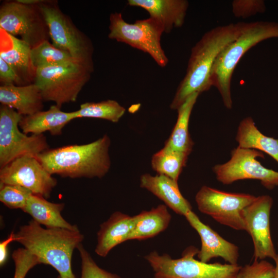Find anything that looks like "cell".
<instances>
[{
  "label": "cell",
  "mask_w": 278,
  "mask_h": 278,
  "mask_svg": "<svg viewBox=\"0 0 278 278\" xmlns=\"http://www.w3.org/2000/svg\"><path fill=\"white\" fill-rule=\"evenodd\" d=\"M244 22L219 26L206 32L193 47L186 74L179 83L170 105L176 110L192 94H199L212 86L214 64L222 50L240 33Z\"/></svg>",
  "instance_id": "1"
},
{
  "label": "cell",
  "mask_w": 278,
  "mask_h": 278,
  "mask_svg": "<svg viewBox=\"0 0 278 278\" xmlns=\"http://www.w3.org/2000/svg\"><path fill=\"white\" fill-rule=\"evenodd\" d=\"M83 239L79 230L44 229L33 219L15 233V241L35 256L40 264L54 267L59 278H75L72 269V255Z\"/></svg>",
  "instance_id": "2"
},
{
  "label": "cell",
  "mask_w": 278,
  "mask_h": 278,
  "mask_svg": "<svg viewBox=\"0 0 278 278\" xmlns=\"http://www.w3.org/2000/svg\"><path fill=\"white\" fill-rule=\"evenodd\" d=\"M111 140L107 134L93 142L49 149L37 158L51 175L63 178L104 177L111 167Z\"/></svg>",
  "instance_id": "3"
},
{
  "label": "cell",
  "mask_w": 278,
  "mask_h": 278,
  "mask_svg": "<svg viewBox=\"0 0 278 278\" xmlns=\"http://www.w3.org/2000/svg\"><path fill=\"white\" fill-rule=\"evenodd\" d=\"M278 38V23L273 22H244L238 36L222 50L214 64L212 86L218 90L224 106L232 108L231 85L233 73L246 53L259 42Z\"/></svg>",
  "instance_id": "4"
},
{
  "label": "cell",
  "mask_w": 278,
  "mask_h": 278,
  "mask_svg": "<svg viewBox=\"0 0 278 278\" xmlns=\"http://www.w3.org/2000/svg\"><path fill=\"white\" fill-rule=\"evenodd\" d=\"M199 249L187 247L179 258L168 254L150 252L145 259L151 267L153 278H236L241 266L228 263H204L195 258Z\"/></svg>",
  "instance_id": "5"
},
{
  "label": "cell",
  "mask_w": 278,
  "mask_h": 278,
  "mask_svg": "<svg viewBox=\"0 0 278 278\" xmlns=\"http://www.w3.org/2000/svg\"><path fill=\"white\" fill-rule=\"evenodd\" d=\"M39 7L47 26L52 44L69 54L76 62L93 72V47L90 39L56 5L43 2Z\"/></svg>",
  "instance_id": "6"
},
{
  "label": "cell",
  "mask_w": 278,
  "mask_h": 278,
  "mask_svg": "<svg viewBox=\"0 0 278 278\" xmlns=\"http://www.w3.org/2000/svg\"><path fill=\"white\" fill-rule=\"evenodd\" d=\"M91 73L77 62L39 68L36 70L34 83L44 101H53L61 107L63 104L76 101Z\"/></svg>",
  "instance_id": "7"
},
{
  "label": "cell",
  "mask_w": 278,
  "mask_h": 278,
  "mask_svg": "<svg viewBox=\"0 0 278 278\" xmlns=\"http://www.w3.org/2000/svg\"><path fill=\"white\" fill-rule=\"evenodd\" d=\"M109 28L110 39L148 54L162 67L168 64V59L161 44L164 29L155 20L149 17L130 24L125 21L121 13L115 12L110 16Z\"/></svg>",
  "instance_id": "8"
},
{
  "label": "cell",
  "mask_w": 278,
  "mask_h": 278,
  "mask_svg": "<svg viewBox=\"0 0 278 278\" xmlns=\"http://www.w3.org/2000/svg\"><path fill=\"white\" fill-rule=\"evenodd\" d=\"M22 115L13 109L2 105L0 107V168L15 159L30 155L37 157L48 150L43 134L27 135L19 129Z\"/></svg>",
  "instance_id": "9"
},
{
  "label": "cell",
  "mask_w": 278,
  "mask_h": 278,
  "mask_svg": "<svg viewBox=\"0 0 278 278\" xmlns=\"http://www.w3.org/2000/svg\"><path fill=\"white\" fill-rule=\"evenodd\" d=\"M255 198L249 194L229 193L204 185L197 193L195 201L200 212L220 224L246 231L242 211Z\"/></svg>",
  "instance_id": "10"
},
{
  "label": "cell",
  "mask_w": 278,
  "mask_h": 278,
  "mask_svg": "<svg viewBox=\"0 0 278 278\" xmlns=\"http://www.w3.org/2000/svg\"><path fill=\"white\" fill-rule=\"evenodd\" d=\"M257 157L263 158V153L238 146L231 151L229 161L216 165L213 171L217 180L224 185L240 180L254 179L259 180L266 188L272 189L278 186V172L264 167L256 160Z\"/></svg>",
  "instance_id": "11"
},
{
  "label": "cell",
  "mask_w": 278,
  "mask_h": 278,
  "mask_svg": "<svg viewBox=\"0 0 278 278\" xmlns=\"http://www.w3.org/2000/svg\"><path fill=\"white\" fill-rule=\"evenodd\" d=\"M0 28L27 42L32 48L48 40L49 31L39 4L15 2L4 3L0 9Z\"/></svg>",
  "instance_id": "12"
},
{
  "label": "cell",
  "mask_w": 278,
  "mask_h": 278,
  "mask_svg": "<svg viewBox=\"0 0 278 278\" xmlns=\"http://www.w3.org/2000/svg\"><path fill=\"white\" fill-rule=\"evenodd\" d=\"M0 184L20 185L47 199L57 181L37 157L24 155L0 168Z\"/></svg>",
  "instance_id": "13"
},
{
  "label": "cell",
  "mask_w": 278,
  "mask_h": 278,
  "mask_svg": "<svg viewBox=\"0 0 278 278\" xmlns=\"http://www.w3.org/2000/svg\"><path fill=\"white\" fill-rule=\"evenodd\" d=\"M272 204L271 197L262 195L256 197L254 200L242 211L245 231L249 233L252 239L253 257L256 260L269 258L274 260L277 256L270 227Z\"/></svg>",
  "instance_id": "14"
},
{
  "label": "cell",
  "mask_w": 278,
  "mask_h": 278,
  "mask_svg": "<svg viewBox=\"0 0 278 278\" xmlns=\"http://www.w3.org/2000/svg\"><path fill=\"white\" fill-rule=\"evenodd\" d=\"M184 217L200 236L201 248L197 254L199 260L208 263L212 258L220 257L228 264H238L239 249L237 245L224 239L203 223L193 210L187 213Z\"/></svg>",
  "instance_id": "15"
},
{
  "label": "cell",
  "mask_w": 278,
  "mask_h": 278,
  "mask_svg": "<svg viewBox=\"0 0 278 278\" xmlns=\"http://www.w3.org/2000/svg\"><path fill=\"white\" fill-rule=\"evenodd\" d=\"M128 4L145 9L162 25L166 33L183 26L189 6L186 0H128Z\"/></svg>",
  "instance_id": "16"
},
{
  "label": "cell",
  "mask_w": 278,
  "mask_h": 278,
  "mask_svg": "<svg viewBox=\"0 0 278 278\" xmlns=\"http://www.w3.org/2000/svg\"><path fill=\"white\" fill-rule=\"evenodd\" d=\"M31 47L26 42L0 28V58L10 65L23 80L34 79L36 70L30 60Z\"/></svg>",
  "instance_id": "17"
},
{
  "label": "cell",
  "mask_w": 278,
  "mask_h": 278,
  "mask_svg": "<svg viewBox=\"0 0 278 278\" xmlns=\"http://www.w3.org/2000/svg\"><path fill=\"white\" fill-rule=\"evenodd\" d=\"M140 186L163 201L176 214L184 216L192 206L180 192L178 182L161 175L145 173L140 178Z\"/></svg>",
  "instance_id": "18"
},
{
  "label": "cell",
  "mask_w": 278,
  "mask_h": 278,
  "mask_svg": "<svg viewBox=\"0 0 278 278\" xmlns=\"http://www.w3.org/2000/svg\"><path fill=\"white\" fill-rule=\"evenodd\" d=\"M134 225L133 216L115 212L100 226L97 232L95 253L106 257L116 246L128 240Z\"/></svg>",
  "instance_id": "19"
},
{
  "label": "cell",
  "mask_w": 278,
  "mask_h": 278,
  "mask_svg": "<svg viewBox=\"0 0 278 278\" xmlns=\"http://www.w3.org/2000/svg\"><path fill=\"white\" fill-rule=\"evenodd\" d=\"M61 107L51 106L47 111H40L32 115L23 116L19 126L27 134H41L49 131L52 135H60L64 127L76 118L75 111L65 112Z\"/></svg>",
  "instance_id": "20"
},
{
  "label": "cell",
  "mask_w": 278,
  "mask_h": 278,
  "mask_svg": "<svg viewBox=\"0 0 278 278\" xmlns=\"http://www.w3.org/2000/svg\"><path fill=\"white\" fill-rule=\"evenodd\" d=\"M43 101L41 92L35 83L23 86L11 84L0 86L2 105L15 109L23 116L42 111Z\"/></svg>",
  "instance_id": "21"
},
{
  "label": "cell",
  "mask_w": 278,
  "mask_h": 278,
  "mask_svg": "<svg viewBox=\"0 0 278 278\" xmlns=\"http://www.w3.org/2000/svg\"><path fill=\"white\" fill-rule=\"evenodd\" d=\"M64 207L63 203L50 202L41 196L32 194L22 210L29 214L35 221L47 228L79 230L77 225L71 224L61 216Z\"/></svg>",
  "instance_id": "22"
},
{
  "label": "cell",
  "mask_w": 278,
  "mask_h": 278,
  "mask_svg": "<svg viewBox=\"0 0 278 278\" xmlns=\"http://www.w3.org/2000/svg\"><path fill=\"white\" fill-rule=\"evenodd\" d=\"M133 217L134 225L128 240H142L153 237L164 231L171 219L167 206L164 204H160L149 211H143Z\"/></svg>",
  "instance_id": "23"
},
{
  "label": "cell",
  "mask_w": 278,
  "mask_h": 278,
  "mask_svg": "<svg viewBox=\"0 0 278 278\" xmlns=\"http://www.w3.org/2000/svg\"><path fill=\"white\" fill-rule=\"evenodd\" d=\"M235 139L239 147L263 151L278 163V139L261 133L251 117L245 118L239 123Z\"/></svg>",
  "instance_id": "24"
},
{
  "label": "cell",
  "mask_w": 278,
  "mask_h": 278,
  "mask_svg": "<svg viewBox=\"0 0 278 278\" xmlns=\"http://www.w3.org/2000/svg\"><path fill=\"white\" fill-rule=\"evenodd\" d=\"M199 94L198 93L192 94L178 109L176 124L164 146L188 154L190 153L194 142L189 133V121L192 110Z\"/></svg>",
  "instance_id": "25"
},
{
  "label": "cell",
  "mask_w": 278,
  "mask_h": 278,
  "mask_svg": "<svg viewBox=\"0 0 278 278\" xmlns=\"http://www.w3.org/2000/svg\"><path fill=\"white\" fill-rule=\"evenodd\" d=\"M189 155L164 146L152 155L151 165L158 175L167 176L178 182Z\"/></svg>",
  "instance_id": "26"
},
{
  "label": "cell",
  "mask_w": 278,
  "mask_h": 278,
  "mask_svg": "<svg viewBox=\"0 0 278 278\" xmlns=\"http://www.w3.org/2000/svg\"><path fill=\"white\" fill-rule=\"evenodd\" d=\"M125 108L114 100L87 102L81 104L75 111L76 118H94L117 123L124 115Z\"/></svg>",
  "instance_id": "27"
},
{
  "label": "cell",
  "mask_w": 278,
  "mask_h": 278,
  "mask_svg": "<svg viewBox=\"0 0 278 278\" xmlns=\"http://www.w3.org/2000/svg\"><path fill=\"white\" fill-rule=\"evenodd\" d=\"M30 60L35 70L77 62L69 54L55 47L48 40L31 48Z\"/></svg>",
  "instance_id": "28"
},
{
  "label": "cell",
  "mask_w": 278,
  "mask_h": 278,
  "mask_svg": "<svg viewBox=\"0 0 278 278\" xmlns=\"http://www.w3.org/2000/svg\"><path fill=\"white\" fill-rule=\"evenodd\" d=\"M32 194L30 190L20 185L0 184V201L11 209L22 210Z\"/></svg>",
  "instance_id": "29"
},
{
  "label": "cell",
  "mask_w": 278,
  "mask_h": 278,
  "mask_svg": "<svg viewBox=\"0 0 278 278\" xmlns=\"http://www.w3.org/2000/svg\"><path fill=\"white\" fill-rule=\"evenodd\" d=\"M81 259L80 278H121L100 268L92 258L90 253L80 244L77 248Z\"/></svg>",
  "instance_id": "30"
},
{
  "label": "cell",
  "mask_w": 278,
  "mask_h": 278,
  "mask_svg": "<svg viewBox=\"0 0 278 278\" xmlns=\"http://www.w3.org/2000/svg\"><path fill=\"white\" fill-rule=\"evenodd\" d=\"M273 265L264 260L254 259L251 264L241 267L236 278H273Z\"/></svg>",
  "instance_id": "31"
},
{
  "label": "cell",
  "mask_w": 278,
  "mask_h": 278,
  "mask_svg": "<svg viewBox=\"0 0 278 278\" xmlns=\"http://www.w3.org/2000/svg\"><path fill=\"white\" fill-rule=\"evenodd\" d=\"M15 264L14 278H25L30 269L39 262L37 258L25 248H19L12 255Z\"/></svg>",
  "instance_id": "32"
},
{
  "label": "cell",
  "mask_w": 278,
  "mask_h": 278,
  "mask_svg": "<svg viewBox=\"0 0 278 278\" xmlns=\"http://www.w3.org/2000/svg\"><path fill=\"white\" fill-rule=\"evenodd\" d=\"M232 8L235 16L245 19L264 12L266 6L262 0H235L232 3Z\"/></svg>",
  "instance_id": "33"
},
{
  "label": "cell",
  "mask_w": 278,
  "mask_h": 278,
  "mask_svg": "<svg viewBox=\"0 0 278 278\" xmlns=\"http://www.w3.org/2000/svg\"><path fill=\"white\" fill-rule=\"evenodd\" d=\"M0 80L2 85L21 84L23 82L12 67L1 58Z\"/></svg>",
  "instance_id": "34"
},
{
  "label": "cell",
  "mask_w": 278,
  "mask_h": 278,
  "mask_svg": "<svg viewBox=\"0 0 278 278\" xmlns=\"http://www.w3.org/2000/svg\"><path fill=\"white\" fill-rule=\"evenodd\" d=\"M15 241V233L12 232L7 239L0 243V265L3 266L8 257V246L9 244Z\"/></svg>",
  "instance_id": "35"
},
{
  "label": "cell",
  "mask_w": 278,
  "mask_h": 278,
  "mask_svg": "<svg viewBox=\"0 0 278 278\" xmlns=\"http://www.w3.org/2000/svg\"><path fill=\"white\" fill-rule=\"evenodd\" d=\"M18 2L29 5H38L43 2L44 1L40 0H18Z\"/></svg>",
  "instance_id": "36"
},
{
  "label": "cell",
  "mask_w": 278,
  "mask_h": 278,
  "mask_svg": "<svg viewBox=\"0 0 278 278\" xmlns=\"http://www.w3.org/2000/svg\"><path fill=\"white\" fill-rule=\"evenodd\" d=\"M274 261L275 265L274 266V273L273 278H278V253Z\"/></svg>",
  "instance_id": "37"
},
{
  "label": "cell",
  "mask_w": 278,
  "mask_h": 278,
  "mask_svg": "<svg viewBox=\"0 0 278 278\" xmlns=\"http://www.w3.org/2000/svg\"><path fill=\"white\" fill-rule=\"evenodd\" d=\"M277 247H278V241H277Z\"/></svg>",
  "instance_id": "38"
}]
</instances>
